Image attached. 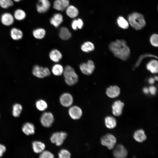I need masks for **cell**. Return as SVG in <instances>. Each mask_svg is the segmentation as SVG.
Here are the masks:
<instances>
[{"label":"cell","instance_id":"6da1fadb","mask_svg":"<svg viewBox=\"0 0 158 158\" xmlns=\"http://www.w3.org/2000/svg\"><path fill=\"white\" fill-rule=\"evenodd\" d=\"M109 48L115 57L122 60L126 61L130 56V49L124 40L117 39L111 42L109 45Z\"/></svg>","mask_w":158,"mask_h":158},{"label":"cell","instance_id":"7a4b0ae2","mask_svg":"<svg viewBox=\"0 0 158 158\" xmlns=\"http://www.w3.org/2000/svg\"><path fill=\"white\" fill-rule=\"evenodd\" d=\"M128 20L131 26L137 30L141 29L146 25L143 16L138 13L135 12L130 14L128 17Z\"/></svg>","mask_w":158,"mask_h":158},{"label":"cell","instance_id":"3957f363","mask_svg":"<svg viewBox=\"0 0 158 158\" xmlns=\"http://www.w3.org/2000/svg\"><path fill=\"white\" fill-rule=\"evenodd\" d=\"M66 83L69 86H73L78 81V77L74 69L69 65L66 66L63 73Z\"/></svg>","mask_w":158,"mask_h":158},{"label":"cell","instance_id":"277c9868","mask_svg":"<svg viewBox=\"0 0 158 158\" xmlns=\"http://www.w3.org/2000/svg\"><path fill=\"white\" fill-rule=\"evenodd\" d=\"M116 142V138L114 135L110 133L105 135L101 139L102 145L107 147L109 150H111L114 147Z\"/></svg>","mask_w":158,"mask_h":158},{"label":"cell","instance_id":"5b68a950","mask_svg":"<svg viewBox=\"0 0 158 158\" xmlns=\"http://www.w3.org/2000/svg\"><path fill=\"white\" fill-rule=\"evenodd\" d=\"M32 72L34 76L40 78L49 76L51 74L48 68L42 67L37 65L34 66Z\"/></svg>","mask_w":158,"mask_h":158},{"label":"cell","instance_id":"8992f818","mask_svg":"<svg viewBox=\"0 0 158 158\" xmlns=\"http://www.w3.org/2000/svg\"><path fill=\"white\" fill-rule=\"evenodd\" d=\"M67 135V133L64 131L55 132L52 134L50 140L52 143L60 146L63 144Z\"/></svg>","mask_w":158,"mask_h":158},{"label":"cell","instance_id":"52a82bcc","mask_svg":"<svg viewBox=\"0 0 158 158\" xmlns=\"http://www.w3.org/2000/svg\"><path fill=\"white\" fill-rule=\"evenodd\" d=\"M40 120L41 124L43 126L49 128L52 126L54 121V117L51 112H45L41 115Z\"/></svg>","mask_w":158,"mask_h":158},{"label":"cell","instance_id":"ba28073f","mask_svg":"<svg viewBox=\"0 0 158 158\" xmlns=\"http://www.w3.org/2000/svg\"><path fill=\"white\" fill-rule=\"evenodd\" d=\"M79 68L83 74L89 75L91 74L93 72L95 66L92 61L89 60L86 63H83L80 64Z\"/></svg>","mask_w":158,"mask_h":158},{"label":"cell","instance_id":"9c48e42d","mask_svg":"<svg viewBox=\"0 0 158 158\" xmlns=\"http://www.w3.org/2000/svg\"><path fill=\"white\" fill-rule=\"evenodd\" d=\"M113 155L115 158H126L128 155V152L123 145L118 144L114 149Z\"/></svg>","mask_w":158,"mask_h":158},{"label":"cell","instance_id":"30bf717a","mask_svg":"<svg viewBox=\"0 0 158 158\" xmlns=\"http://www.w3.org/2000/svg\"><path fill=\"white\" fill-rule=\"evenodd\" d=\"M59 101L61 104L64 107H70L73 103V97L70 93H64L60 96Z\"/></svg>","mask_w":158,"mask_h":158},{"label":"cell","instance_id":"8fae6325","mask_svg":"<svg viewBox=\"0 0 158 158\" xmlns=\"http://www.w3.org/2000/svg\"><path fill=\"white\" fill-rule=\"evenodd\" d=\"M68 112L71 118L74 120L79 119L83 114L81 109L78 106L75 105L71 106Z\"/></svg>","mask_w":158,"mask_h":158},{"label":"cell","instance_id":"7c38bea8","mask_svg":"<svg viewBox=\"0 0 158 158\" xmlns=\"http://www.w3.org/2000/svg\"><path fill=\"white\" fill-rule=\"evenodd\" d=\"M124 106V103L120 100L114 101L112 105V111L114 115L116 116H120Z\"/></svg>","mask_w":158,"mask_h":158},{"label":"cell","instance_id":"4fadbf2b","mask_svg":"<svg viewBox=\"0 0 158 158\" xmlns=\"http://www.w3.org/2000/svg\"><path fill=\"white\" fill-rule=\"evenodd\" d=\"M50 6L48 0H38L36 5L37 11L40 13H44L49 10Z\"/></svg>","mask_w":158,"mask_h":158},{"label":"cell","instance_id":"5bb4252c","mask_svg":"<svg viewBox=\"0 0 158 158\" xmlns=\"http://www.w3.org/2000/svg\"><path fill=\"white\" fill-rule=\"evenodd\" d=\"M120 94V89L117 86H110L108 87L106 91L107 95L109 98H114L118 97Z\"/></svg>","mask_w":158,"mask_h":158},{"label":"cell","instance_id":"9a60e30c","mask_svg":"<svg viewBox=\"0 0 158 158\" xmlns=\"http://www.w3.org/2000/svg\"><path fill=\"white\" fill-rule=\"evenodd\" d=\"M1 23L3 25L6 26H9L13 24L14 18L13 15L11 13L6 12L1 15Z\"/></svg>","mask_w":158,"mask_h":158},{"label":"cell","instance_id":"2e32d148","mask_svg":"<svg viewBox=\"0 0 158 158\" xmlns=\"http://www.w3.org/2000/svg\"><path fill=\"white\" fill-rule=\"evenodd\" d=\"M69 0H55L54 2L53 8L58 11H63L69 5Z\"/></svg>","mask_w":158,"mask_h":158},{"label":"cell","instance_id":"e0dca14e","mask_svg":"<svg viewBox=\"0 0 158 158\" xmlns=\"http://www.w3.org/2000/svg\"><path fill=\"white\" fill-rule=\"evenodd\" d=\"M133 137L135 140L139 142H142L147 139L145 131L142 129L136 130L134 133Z\"/></svg>","mask_w":158,"mask_h":158},{"label":"cell","instance_id":"ac0fdd59","mask_svg":"<svg viewBox=\"0 0 158 158\" xmlns=\"http://www.w3.org/2000/svg\"><path fill=\"white\" fill-rule=\"evenodd\" d=\"M22 130L25 134L28 135L35 133V128L34 125L32 123L27 122L23 125Z\"/></svg>","mask_w":158,"mask_h":158},{"label":"cell","instance_id":"d6986e66","mask_svg":"<svg viewBox=\"0 0 158 158\" xmlns=\"http://www.w3.org/2000/svg\"><path fill=\"white\" fill-rule=\"evenodd\" d=\"M10 36L11 38L15 40L21 39L23 37V33L20 29L16 28H12L10 30Z\"/></svg>","mask_w":158,"mask_h":158},{"label":"cell","instance_id":"ffe728a7","mask_svg":"<svg viewBox=\"0 0 158 158\" xmlns=\"http://www.w3.org/2000/svg\"><path fill=\"white\" fill-rule=\"evenodd\" d=\"M32 147L34 152L36 153H40L44 150L45 148V144L43 142L38 141L33 142Z\"/></svg>","mask_w":158,"mask_h":158},{"label":"cell","instance_id":"44dd1931","mask_svg":"<svg viewBox=\"0 0 158 158\" xmlns=\"http://www.w3.org/2000/svg\"><path fill=\"white\" fill-rule=\"evenodd\" d=\"M104 121L106 126L109 129H113L116 126L117 123L116 119L112 116H108L106 117Z\"/></svg>","mask_w":158,"mask_h":158},{"label":"cell","instance_id":"7402d4cb","mask_svg":"<svg viewBox=\"0 0 158 158\" xmlns=\"http://www.w3.org/2000/svg\"><path fill=\"white\" fill-rule=\"evenodd\" d=\"M146 68L152 73H157L158 71V62L155 59H153L150 61L147 64Z\"/></svg>","mask_w":158,"mask_h":158},{"label":"cell","instance_id":"603a6c76","mask_svg":"<svg viewBox=\"0 0 158 158\" xmlns=\"http://www.w3.org/2000/svg\"><path fill=\"white\" fill-rule=\"evenodd\" d=\"M49 56L50 59L55 62H59L62 57L60 52L56 49L52 50L49 53Z\"/></svg>","mask_w":158,"mask_h":158},{"label":"cell","instance_id":"cb8c5ba5","mask_svg":"<svg viewBox=\"0 0 158 158\" xmlns=\"http://www.w3.org/2000/svg\"><path fill=\"white\" fill-rule=\"evenodd\" d=\"M63 20L62 16L60 13H56L51 18L50 23L57 28L62 23Z\"/></svg>","mask_w":158,"mask_h":158},{"label":"cell","instance_id":"d4e9b609","mask_svg":"<svg viewBox=\"0 0 158 158\" xmlns=\"http://www.w3.org/2000/svg\"><path fill=\"white\" fill-rule=\"evenodd\" d=\"M66 9V14L71 18H74L78 15V9L73 6L69 5Z\"/></svg>","mask_w":158,"mask_h":158},{"label":"cell","instance_id":"484cf974","mask_svg":"<svg viewBox=\"0 0 158 158\" xmlns=\"http://www.w3.org/2000/svg\"><path fill=\"white\" fill-rule=\"evenodd\" d=\"M59 35L61 39L66 40L71 37V34L67 28L62 27L60 30Z\"/></svg>","mask_w":158,"mask_h":158},{"label":"cell","instance_id":"4316f807","mask_svg":"<svg viewBox=\"0 0 158 158\" xmlns=\"http://www.w3.org/2000/svg\"><path fill=\"white\" fill-rule=\"evenodd\" d=\"M13 15L14 19L18 21H21L24 19L26 16L25 12L21 9L16 10Z\"/></svg>","mask_w":158,"mask_h":158},{"label":"cell","instance_id":"83f0119b","mask_svg":"<svg viewBox=\"0 0 158 158\" xmlns=\"http://www.w3.org/2000/svg\"><path fill=\"white\" fill-rule=\"evenodd\" d=\"M32 34L35 38L37 39H42L44 37L46 31L43 28H38L33 30Z\"/></svg>","mask_w":158,"mask_h":158},{"label":"cell","instance_id":"f1b7e54d","mask_svg":"<svg viewBox=\"0 0 158 158\" xmlns=\"http://www.w3.org/2000/svg\"><path fill=\"white\" fill-rule=\"evenodd\" d=\"M81 50L85 52H89L94 50L95 46L93 43L90 42H86L83 44L81 47Z\"/></svg>","mask_w":158,"mask_h":158},{"label":"cell","instance_id":"f546056e","mask_svg":"<svg viewBox=\"0 0 158 158\" xmlns=\"http://www.w3.org/2000/svg\"><path fill=\"white\" fill-rule=\"evenodd\" d=\"M23 109L22 106L18 103L14 104L12 108V114L13 116L18 117L20 115Z\"/></svg>","mask_w":158,"mask_h":158},{"label":"cell","instance_id":"4dcf8cb0","mask_svg":"<svg viewBox=\"0 0 158 158\" xmlns=\"http://www.w3.org/2000/svg\"><path fill=\"white\" fill-rule=\"evenodd\" d=\"M63 70L64 68L63 66L58 64L54 65L51 69L52 73L56 76L61 75L63 73Z\"/></svg>","mask_w":158,"mask_h":158},{"label":"cell","instance_id":"1f68e13d","mask_svg":"<svg viewBox=\"0 0 158 158\" xmlns=\"http://www.w3.org/2000/svg\"><path fill=\"white\" fill-rule=\"evenodd\" d=\"M35 106L37 109L40 111H44L48 107L47 102L42 99L37 100L35 103Z\"/></svg>","mask_w":158,"mask_h":158},{"label":"cell","instance_id":"d6a6232c","mask_svg":"<svg viewBox=\"0 0 158 158\" xmlns=\"http://www.w3.org/2000/svg\"><path fill=\"white\" fill-rule=\"evenodd\" d=\"M117 22L118 26L122 28L125 29L128 28L129 27L128 22L122 17H119L117 19Z\"/></svg>","mask_w":158,"mask_h":158},{"label":"cell","instance_id":"836d02e7","mask_svg":"<svg viewBox=\"0 0 158 158\" xmlns=\"http://www.w3.org/2000/svg\"><path fill=\"white\" fill-rule=\"evenodd\" d=\"M148 57H154L157 59V56L150 54L146 53L142 54L139 57L138 59L134 66V68H136L138 67L140 65L143 59L144 58Z\"/></svg>","mask_w":158,"mask_h":158},{"label":"cell","instance_id":"e575fe53","mask_svg":"<svg viewBox=\"0 0 158 158\" xmlns=\"http://www.w3.org/2000/svg\"><path fill=\"white\" fill-rule=\"evenodd\" d=\"M83 25V23L81 19H75L73 20L71 23V26L72 28L76 30L78 28L81 29Z\"/></svg>","mask_w":158,"mask_h":158},{"label":"cell","instance_id":"d590c367","mask_svg":"<svg viewBox=\"0 0 158 158\" xmlns=\"http://www.w3.org/2000/svg\"><path fill=\"white\" fill-rule=\"evenodd\" d=\"M13 4L12 0H0V6L4 9L8 8Z\"/></svg>","mask_w":158,"mask_h":158},{"label":"cell","instance_id":"8d00e7d4","mask_svg":"<svg viewBox=\"0 0 158 158\" xmlns=\"http://www.w3.org/2000/svg\"><path fill=\"white\" fill-rule=\"evenodd\" d=\"M58 157L59 158H71V154L67 150L63 149L59 153Z\"/></svg>","mask_w":158,"mask_h":158},{"label":"cell","instance_id":"74e56055","mask_svg":"<svg viewBox=\"0 0 158 158\" xmlns=\"http://www.w3.org/2000/svg\"><path fill=\"white\" fill-rule=\"evenodd\" d=\"M39 158H54V156L51 152L44 150L40 153Z\"/></svg>","mask_w":158,"mask_h":158},{"label":"cell","instance_id":"f35d334b","mask_svg":"<svg viewBox=\"0 0 158 158\" xmlns=\"http://www.w3.org/2000/svg\"><path fill=\"white\" fill-rule=\"evenodd\" d=\"M151 44L153 46L157 47L158 46V35L157 34L152 35L150 38Z\"/></svg>","mask_w":158,"mask_h":158},{"label":"cell","instance_id":"ab89813d","mask_svg":"<svg viewBox=\"0 0 158 158\" xmlns=\"http://www.w3.org/2000/svg\"><path fill=\"white\" fill-rule=\"evenodd\" d=\"M149 93L152 95L156 94L157 92V88L154 86H150L148 88Z\"/></svg>","mask_w":158,"mask_h":158},{"label":"cell","instance_id":"60d3db41","mask_svg":"<svg viewBox=\"0 0 158 158\" xmlns=\"http://www.w3.org/2000/svg\"><path fill=\"white\" fill-rule=\"evenodd\" d=\"M6 150V147L4 145L0 144V150L3 153L5 152Z\"/></svg>","mask_w":158,"mask_h":158},{"label":"cell","instance_id":"b9f144b4","mask_svg":"<svg viewBox=\"0 0 158 158\" xmlns=\"http://www.w3.org/2000/svg\"><path fill=\"white\" fill-rule=\"evenodd\" d=\"M142 91L144 94H147L149 93L148 88L146 87H145L143 88Z\"/></svg>","mask_w":158,"mask_h":158},{"label":"cell","instance_id":"7bdbcfd3","mask_svg":"<svg viewBox=\"0 0 158 158\" xmlns=\"http://www.w3.org/2000/svg\"><path fill=\"white\" fill-rule=\"evenodd\" d=\"M148 82L149 84L152 85L154 83L155 80L153 78H150L148 79Z\"/></svg>","mask_w":158,"mask_h":158},{"label":"cell","instance_id":"ee69618b","mask_svg":"<svg viewBox=\"0 0 158 158\" xmlns=\"http://www.w3.org/2000/svg\"><path fill=\"white\" fill-rule=\"evenodd\" d=\"M3 153L0 150V157L2 156Z\"/></svg>","mask_w":158,"mask_h":158},{"label":"cell","instance_id":"f6af8a7d","mask_svg":"<svg viewBox=\"0 0 158 158\" xmlns=\"http://www.w3.org/2000/svg\"><path fill=\"white\" fill-rule=\"evenodd\" d=\"M154 79L155 80H156V81H157L158 80V77L157 76H156L154 77Z\"/></svg>","mask_w":158,"mask_h":158},{"label":"cell","instance_id":"bcb514c9","mask_svg":"<svg viewBox=\"0 0 158 158\" xmlns=\"http://www.w3.org/2000/svg\"><path fill=\"white\" fill-rule=\"evenodd\" d=\"M13 1L16 2H18L21 1L22 0H12Z\"/></svg>","mask_w":158,"mask_h":158}]
</instances>
